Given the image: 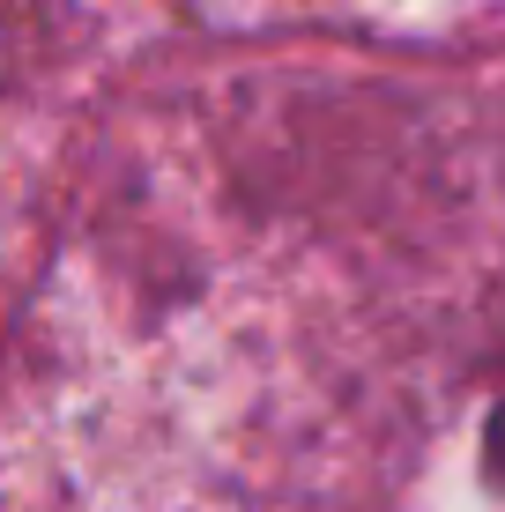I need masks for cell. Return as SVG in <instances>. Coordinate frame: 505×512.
I'll use <instances>...</instances> for the list:
<instances>
[{"label": "cell", "mask_w": 505, "mask_h": 512, "mask_svg": "<svg viewBox=\"0 0 505 512\" xmlns=\"http://www.w3.org/2000/svg\"><path fill=\"white\" fill-rule=\"evenodd\" d=\"M483 468H491V483H505V409L483 423Z\"/></svg>", "instance_id": "obj_1"}]
</instances>
